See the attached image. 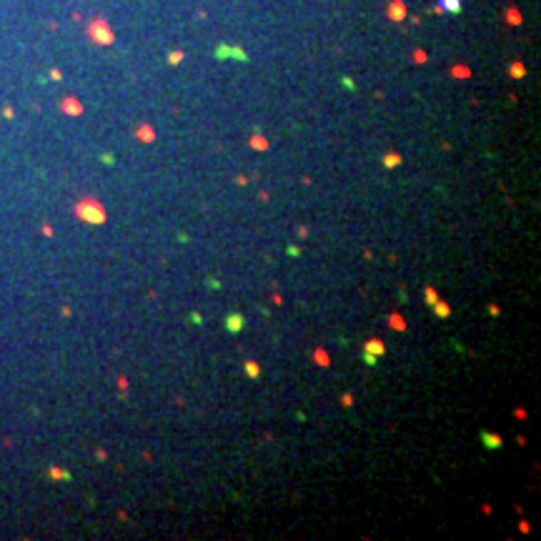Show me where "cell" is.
<instances>
[{"label": "cell", "instance_id": "cell-1", "mask_svg": "<svg viewBox=\"0 0 541 541\" xmlns=\"http://www.w3.org/2000/svg\"><path fill=\"white\" fill-rule=\"evenodd\" d=\"M226 323H228V328H231V331H233V333H238V331H241V328H243V323H246V318H243V316H241V313H231V316H228V321H226Z\"/></svg>", "mask_w": 541, "mask_h": 541}, {"label": "cell", "instance_id": "cell-2", "mask_svg": "<svg viewBox=\"0 0 541 541\" xmlns=\"http://www.w3.org/2000/svg\"><path fill=\"white\" fill-rule=\"evenodd\" d=\"M441 8L443 10H451V13H459V0H441Z\"/></svg>", "mask_w": 541, "mask_h": 541}, {"label": "cell", "instance_id": "cell-3", "mask_svg": "<svg viewBox=\"0 0 541 541\" xmlns=\"http://www.w3.org/2000/svg\"><path fill=\"white\" fill-rule=\"evenodd\" d=\"M481 438H484V443H486L489 448H499V446H501V438H499V436H489V433H484Z\"/></svg>", "mask_w": 541, "mask_h": 541}, {"label": "cell", "instance_id": "cell-4", "mask_svg": "<svg viewBox=\"0 0 541 541\" xmlns=\"http://www.w3.org/2000/svg\"><path fill=\"white\" fill-rule=\"evenodd\" d=\"M366 348H374V353H376V356H381V353H384V343H381V341H374V343H369Z\"/></svg>", "mask_w": 541, "mask_h": 541}, {"label": "cell", "instance_id": "cell-5", "mask_svg": "<svg viewBox=\"0 0 541 541\" xmlns=\"http://www.w3.org/2000/svg\"><path fill=\"white\" fill-rule=\"evenodd\" d=\"M436 313H438L441 318H446V316H448V306H446V303H438V306H436Z\"/></svg>", "mask_w": 541, "mask_h": 541}, {"label": "cell", "instance_id": "cell-6", "mask_svg": "<svg viewBox=\"0 0 541 541\" xmlns=\"http://www.w3.org/2000/svg\"><path fill=\"white\" fill-rule=\"evenodd\" d=\"M246 369H248V376H258V369H256V364H246Z\"/></svg>", "mask_w": 541, "mask_h": 541}, {"label": "cell", "instance_id": "cell-7", "mask_svg": "<svg viewBox=\"0 0 541 541\" xmlns=\"http://www.w3.org/2000/svg\"><path fill=\"white\" fill-rule=\"evenodd\" d=\"M396 163H399V155H394V158L389 155V158H386V165H396Z\"/></svg>", "mask_w": 541, "mask_h": 541}, {"label": "cell", "instance_id": "cell-8", "mask_svg": "<svg viewBox=\"0 0 541 541\" xmlns=\"http://www.w3.org/2000/svg\"><path fill=\"white\" fill-rule=\"evenodd\" d=\"M426 298H428V301H431V303H433V301H436V293H433V288H428V293H426Z\"/></svg>", "mask_w": 541, "mask_h": 541}]
</instances>
